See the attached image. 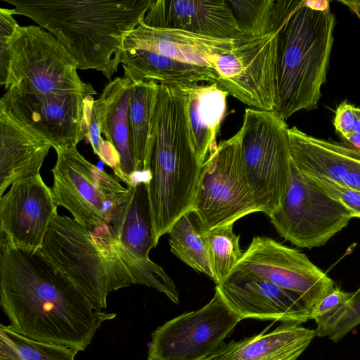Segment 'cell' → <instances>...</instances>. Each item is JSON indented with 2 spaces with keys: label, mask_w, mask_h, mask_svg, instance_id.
<instances>
[{
  "label": "cell",
  "mask_w": 360,
  "mask_h": 360,
  "mask_svg": "<svg viewBox=\"0 0 360 360\" xmlns=\"http://www.w3.org/2000/svg\"><path fill=\"white\" fill-rule=\"evenodd\" d=\"M0 304L15 333L84 351L116 314L96 307L38 252L13 247L1 235Z\"/></svg>",
  "instance_id": "6da1fadb"
},
{
  "label": "cell",
  "mask_w": 360,
  "mask_h": 360,
  "mask_svg": "<svg viewBox=\"0 0 360 360\" xmlns=\"http://www.w3.org/2000/svg\"><path fill=\"white\" fill-rule=\"evenodd\" d=\"M13 15L26 16L54 35L79 70L110 79L121 63L123 42L154 0H4Z\"/></svg>",
  "instance_id": "7a4b0ae2"
},
{
  "label": "cell",
  "mask_w": 360,
  "mask_h": 360,
  "mask_svg": "<svg viewBox=\"0 0 360 360\" xmlns=\"http://www.w3.org/2000/svg\"><path fill=\"white\" fill-rule=\"evenodd\" d=\"M275 111L283 120L317 106L333 42L335 16L310 8L306 0L276 1Z\"/></svg>",
  "instance_id": "3957f363"
},
{
  "label": "cell",
  "mask_w": 360,
  "mask_h": 360,
  "mask_svg": "<svg viewBox=\"0 0 360 360\" xmlns=\"http://www.w3.org/2000/svg\"><path fill=\"white\" fill-rule=\"evenodd\" d=\"M201 169L191 140L182 91L159 85L148 167L156 245L183 214L193 210Z\"/></svg>",
  "instance_id": "277c9868"
},
{
  "label": "cell",
  "mask_w": 360,
  "mask_h": 360,
  "mask_svg": "<svg viewBox=\"0 0 360 360\" xmlns=\"http://www.w3.org/2000/svg\"><path fill=\"white\" fill-rule=\"evenodd\" d=\"M37 252L100 309L106 308L111 292L136 284L106 237H95L91 230L58 212Z\"/></svg>",
  "instance_id": "5b68a950"
},
{
  "label": "cell",
  "mask_w": 360,
  "mask_h": 360,
  "mask_svg": "<svg viewBox=\"0 0 360 360\" xmlns=\"http://www.w3.org/2000/svg\"><path fill=\"white\" fill-rule=\"evenodd\" d=\"M6 91L46 97L96 91L83 82L75 58L51 33L39 25L18 26L8 40Z\"/></svg>",
  "instance_id": "8992f818"
},
{
  "label": "cell",
  "mask_w": 360,
  "mask_h": 360,
  "mask_svg": "<svg viewBox=\"0 0 360 360\" xmlns=\"http://www.w3.org/2000/svg\"><path fill=\"white\" fill-rule=\"evenodd\" d=\"M288 127L276 111L246 108L242 157L255 201L269 217L281 205L290 176Z\"/></svg>",
  "instance_id": "52a82bcc"
},
{
  "label": "cell",
  "mask_w": 360,
  "mask_h": 360,
  "mask_svg": "<svg viewBox=\"0 0 360 360\" xmlns=\"http://www.w3.org/2000/svg\"><path fill=\"white\" fill-rule=\"evenodd\" d=\"M241 141L240 129L221 141L202 166L192 210L205 231L260 212L247 180Z\"/></svg>",
  "instance_id": "ba28073f"
},
{
  "label": "cell",
  "mask_w": 360,
  "mask_h": 360,
  "mask_svg": "<svg viewBox=\"0 0 360 360\" xmlns=\"http://www.w3.org/2000/svg\"><path fill=\"white\" fill-rule=\"evenodd\" d=\"M56 152L51 188L57 206L67 209L74 219L90 230L109 224L129 189L87 160L77 146Z\"/></svg>",
  "instance_id": "9c48e42d"
},
{
  "label": "cell",
  "mask_w": 360,
  "mask_h": 360,
  "mask_svg": "<svg viewBox=\"0 0 360 360\" xmlns=\"http://www.w3.org/2000/svg\"><path fill=\"white\" fill-rule=\"evenodd\" d=\"M242 320L215 288L204 307L182 314L153 331L147 359L207 360Z\"/></svg>",
  "instance_id": "30bf717a"
},
{
  "label": "cell",
  "mask_w": 360,
  "mask_h": 360,
  "mask_svg": "<svg viewBox=\"0 0 360 360\" xmlns=\"http://www.w3.org/2000/svg\"><path fill=\"white\" fill-rule=\"evenodd\" d=\"M354 217L345 206L307 183L292 161L285 198L269 216L281 237L309 249L325 245Z\"/></svg>",
  "instance_id": "8fae6325"
},
{
  "label": "cell",
  "mask_w": 360,
  "mask_h": 360,
  "mask_svg": "<svg viewBox=\"0 0 360 360\" xmlns=\"http://www.w3.org/2000/svg\"><path fill=\"white\" fill-rule=\"evenodd\" d=\"M231 273L292 291L311 311L335 288L332 278L305 254L265 236L253 238Z\"/></svg>",
  "instance_id": "7c38bea8"
},
{
  "label": "cell",
  "mask_w": 360,
  "mask_h": 360,
  "mask_svg": "<svg viewBox=\"0 0 360 360\" xmlns=\"http://www.w3.org/2000/svg\"><path fill=\"white\" fill-rule=\"evenodd\" d=\"M276 33L240 37L233 48L214 62L217 84L255 109L275 111Z\"/></svg>",
  "instance_id": "4fadbf2b"
},
{
  "label": "cell",
  "mask_w": 360,
  "mask_h": 360,
  "mask_svg": "<svg viewBox=\"0 0 360 360\" xmlns=\"http://www.w3.org/2000/svg\"><path fill=\"white\" fill-rule=\"evenodd\" d=\"M57 207L40 173L17 181L0 197L1 235L14 248L36 252Z\"/></svg>",
  "instance_id": "5bb4252c"
},
{
  "label": "cell",
  "mask_w": 360,
  "mask_h": 360,
  "mask_svg": "<svg viewBox=\"0 0 360 360\" xmlns=\"http://www.w3.org/2000/svg\"><path fill=\"white\" fill-rule=\"evenodd\" d=\"M215 288L242 319L297 324L311 319V310L298 295L266 281L230 273Z\"/></svg>",
  "instance_id": "9a60e30c"
},
{
  "label": "cell",
  "mask_w": 360,
  "mask_h": 360,
  "mask_svg": "<svg viewBox=\"0 0 360 360\" xmlns=\"http://www.w3.org/2000/svg\"><path fill=\"white\" fill-rule=\"evenodd\" d=\"M141 22L216 38L241 37L225 0H154Z\"/></svg>",
  "instance_id": "2e32d148"
},
{
  "label": "cell",
  "mask_w": 360,
  "mask_h": 360,
  "mask_svg": "<svg viewBox=\"0 0 360 360\" xmlns=\"http://www.w3.org/2000/svg\"><path fill=\"white\" fill-rule=\"evenodd\" d=\"M291 161L302 173L360 191V153L345 144L288 129Z\"/></svg>",
  "instance_id": "e0dca14e"
},
{
  "label": "cell",
  "mask_w": 360,
  "mask_h": 360,
  "mask_svg": "<svg viewBox=\"0 0 360 360\" xmlns=\"http://www.w3.org/2000/svg\"><path fill=\"white\" fill-rule=\"evenodd\" d=\"M238 39H221L190 32L150 27L141 22L123 42V50L142 49L183 62L214 69L219 56L229 51Z\"/></svg>",
  "instance_id": "ac0fdd59"
},
{
  "label": "cell",
  "mask_w": 360,
  "mask_h": 360,
  "mask_svg": "<svg viewBox=\"0 0 360 360\" xmlns=\"http://www.w3.org/2000/svg\"><path fill=\"white\" fill-rule=\"evenodd\" d=\"M131 84V79L127 77H116L105 86L101 96L91 105L101 134L120 157L122 181L127 186L139 180L128 122Z\"/></svg>",
  "instance_id": "d6986e66"
},
{
  "label": "cell",
  "mask_w": 360,
  "mask_h": 360,
  "mask_svg": "<svg viewBox=\"0 0 360 360\" xmlns=\"http://www.w3.org/2000/svg\"><path fill=\"white\" fill-rule=\"evenodd\" d=\"M51 145L0 110V197L13 183L40 173Z\"/></svg>",
  "instance_id": "ffe728a7"
},
{
  "label": "cell",
  "mask_w": 360,
  "mask_h": 360,
  "mask_svg": "<svg viewBox=\"0 0 360 360\" xmlns=\"http://www.w3.org/2000/svg\"><path fill=\"white\" fill-rule=\"evenodd\" d=\"M300 325L283 323L271 332L224 343L207 360H297L316 335Z\"/></svg>",
  "instance_id": "44dd1931"
},
{
  "label": "cell",
  "mask_w": 360,
  "mask_h": 360,
  "mask_svg": "<svg viewBox=\"0 0 360 360\" xmlns=\"http://www.w3.org/2000/svg\"><path fill=\"white\" fill-rule=\"evenodd\" d=\"M192 145L201 166L217 148L216 138L226 110L228 91L217 83L179 87Z\"/></svg>",
  "instance_id": "7402d4cb"
},
{
  "label": "cell",
  "mask_w": 360,
  "mask_h": 360,
  "mask_svg": "<svg viewBox=\"0 0 360 360\" xmlns=\"http://www.w3.org/2000/svg\"><path fill=\"white\" fill-rule=\"evenodd\" d=\"M121 63L127 77L132 82H155L173 87L216 83L217 71L207 67L183 62L142 49L123 50Z\"/></svg>",
  "instance_id": "603a6c76"
},
{
  "label": "cell",
  "mask_w": 360,
  "mask_h": 360,
  "mask_svg": "<svg viewBox=\"0 0 360 360\" xmlns=\"http://www.w3.org/2000/svg\"><path fill=\"white\" fill-rule=\"evenodd\" d=\"M147 179L127 186L129 193L114 211L109 224L115 238L129 251L150 259V250L156 247Z\"/></svg>",
  "instance_id": "cb8c5ba5"
},
{
  "label": "cell",
  "mask_w": 360,
  "mask_h": 360,
  "mask_svg": "<svg viewBox=\"0 0 360 360\" xmlns=\"http://www.w3.org/2000/svg\"><path fill=\"white\" fill-rule=\"evenodd\" d=\"M159 84L153 81L132 82L129 100L128 122L136 170L148 175L152 121Z\"/></svg>",
  "instance_id": "d4e9b609"
},
{
  "label": "cell",
  "mask_w": 360,
  "mask_h": 360,
  "mask_svg": "<svg viewBox=\"0 0 360 360\" xmlns=\"http://www.w3.org/2000/svg\"><path fill=\"white\" fill-rule=\"evenodd\" d=\"M167 233L171 252L195 271L213 280L206 231L195 213L191 210L183 214Z\"/></svg>",
  "instance_id": "484cf974"
},
{
  "label": "cell",
  "mask_w": 360,
  "mask_h": 360,
  "mask_svg": "<svg viewBox=\"0 0 360 360\" xmlns=\"http://www.w3.org/2000/svg\"><path fill=\"white\" fill-rule=\"evenodd\" d=\"M79 351L24 337L8 327L0 326V360H75Z\"/></svg>",
  "instance_id": "4316f807"
},
{
  "label": "cell",
  "mask_w": 360,
  "mask_h": 360,
  "mask_svg": "<svg viewBox=\"0 0 360 360\" xmlns=\"http://www.w3.org/2000/svg\"><path fill=\"white\" fill-rule=\"evenodd\" d=\"M209 255L216 285L224 281L243 256L240 236L233 224L206 231Z\"/></svg>",
  "instance_id": "83f0119b"
},
{
  "label": "cell",
  "mask_w": 360,
  "mask_h": 360,
  "mask_svg": "<svg viewBox=\"0 0 360 360\" xmlns=\"http://www.w3.org/2000/svg\"><path fill=\"white\" fill-rule=\"evenodd\" d=\"M225 1L240 31L241 37H258L273 32L276 1Z\"/></svg>",
  "instance_id": "f1b7e54d"
},
{
  "label": "cell",
  "mask_w": 360,
  "mask_h": 360,
  "mask_svg": "<svg viewBox=\"0 0 360 360\" xmlns=\"http://www.w3.org/2000/svg\"><path fill=\"white\" fill-rule=\"evenodd\" d=\"M360 324V287L334 316L319 337L327 336L338 342Z\"/></svg>",
  "instance_id": "f546056e"
},
{
  "label": "cell",
  "mask_w": 360,
  "mask_h": 360,
  "mask_svg": "<svg viewBox=\"0 0 360 360\" xmlns=\"http://www.w3.org/2000/svg\"><path fill=\"white\" fill-rule=\"evenodd\" d=\"M300 174L312 187L339 202L349 210L355 217L360 218L359 191L342 186L326 178L312 176L302 172Z\"/></svg>",
  "instance_id": "4dcf8cb0"
},
{
  "label": "cell",
  "mask_w": 360,
  "mask_h": 360,
  "mask_svg": "<svg viewBox=\"0 0 360 360\" xmlns=\"http://www.w3.org/2000/svg\"><path fill=\"white\" fill-rule=\"evenodd\" d=\"M352 293L335 288L311 311V319L317 325L316 333L319 336L338 311L347 302Z\"/></svg>",
  "instance_id": "1f68e13d"
},
{
  "label": "cell",
  "mask_w": 360,
  "mask_h": 360,
  "mask_svg": "<svg viewBox=\"0 0 360 360\" xmlns=\"http://www.w3.org/2000/svg\"><path fill=\"white\" fill-rule=\"evenodd\" d=\"M13 15L11 9L0 8V85L1 86H4L8 74V40L15 30L19 26Z\"/></svg>",
  "instance_id": "d6a6232c"
},
{
  "label": "cell",
  "mask_w": 360,
  "mask_h": 360,
  "mask_svg": "<svg viewBox=\"0 0 360 360\" xmlns=\"http://www.w3.org/2000/svg\"><path fill=\"white\" fill-rule=\"evenodd\" d=\"M354 107L345 101L336 108L333 124L342 139L352 133L354 121Z\"/></svg>",
  "instance_id": "836d02e7"
},
{
  "label": "cell",
  "mask_w": 360,
  "mask_h": 360,
  "mask_svg": "<svg viewBox=\"0 0 360 360\" xmlns=\"http://www.w3.org/2000/svg\"><path fill=\"white\" fill-rule=\"evenodd\" d=\"M347 146L360 153V134H351L342 139Z\"/></svg>",
  "instance_id": "e575fe53"
},
{
  "label": "cell",
  "mask_w": 360,
  "mask_h": 360,
  "mask_svg": "<svg viewBox=\"0 0 360 360\" xmlns=\"http://www.w3.org/2000/svg\"><path fill=\"white\" fill-rule=\"evenodd\" d=\"M306 4L308 6L313 9L319 10V11H324L328 8H330L329 7V1L323 0V1H311V0H306Z\"/></svg>",
  "instance_id": "d590c367"
},
{
  "label": "cell",
  "mask_w": 360,
  "mask_h": 360,
  "mask_svg": "<svg viewBox=\"0 0 360 360\" xmlns=\"http://www.w3.org/2000/svg\"><path fill=\"white\" fill-rule=\"evenodd\" d=\"M340 2L347 5L360 20V0L354 1H340Z\"/></svg>",
  "instance_id": "8d00e7d4"
},
{
  "label": "cell",
  "mask_w": 360,
  "mask_h": 360,
  "mask_svg": "<svg viewBox=\"0 0 360 360\" xmlns=\"http://www.w3.org/2000/svg\"><path fill=\"white\" fill-rule=\"evenodd\" d=\"M354 121L351 134H360V108L354 106Z\"/></svg>",
  "instance_id": "74e56055"
},
{
  "label": "cell",
  "mask_w": 360,
  "mask_h": 360,
  "mask_svg": "<svg viewBox=\"0 0 360 360\" xmlns=\"http://www.w3.org/2000/svg\"><path fill=\"white\" fill-rule=\"evenodd\" d=\"M147 360H149V359H147Z\"/></svg>",
  "instance_id": "f35d334b"
}]
</instances>
